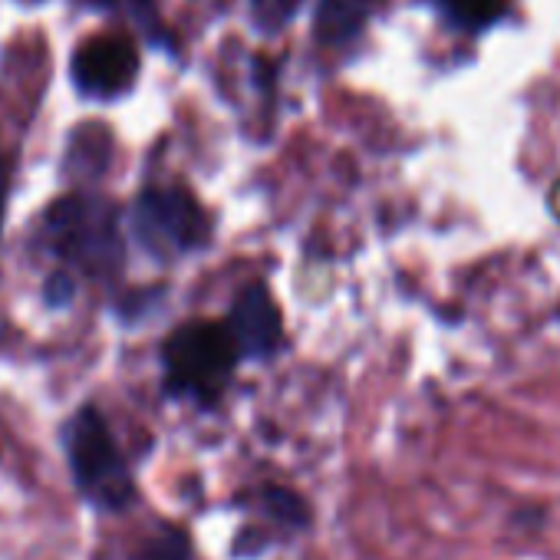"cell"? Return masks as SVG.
I'll return each mask as SVG.
<instances>
[{"mask_svg": "<svg viewBox=\"0 0 560 560\" xmlns=\"http://www.w3.org/2000/svg\"><path fill=\"white\" fill-rule=\"evenodd\" d=\"M122 560H195V540L178 521L159 517Z\"/></svg>", "mask_w": 560, "mask_h": 560, "instance_id": "obj_9", "label": "cell"}, {"mask_svg": "<svg viewBox=\"0 0 560 560\" xmlns=\"http://www.w3.org/2000/svg\"><path fill=\"white\" fill-rule=\"evenodd\" d=\"M237 363L241 353L228 324H182L162 343V389L168 399H185L201 409H211L231 386Z\"/></svg>", "mask_w": 560, "mask_h": 560, "instance_id": "obj_3", "label": "cell"}, {"mask_svg": "<svg viewBox=\"0 0 560 560\" xmlns=\"http://www.w3.org/2000/svg\"><path fill=\"white\" fill-rule=\"evenodd\" d=\"M119 218L113 198L100 191H70L40 214L37 247L73 273L113 280L126 264Z\"/></svg>", "mask_w": 560, "mask_h": 560, "instance_id": "obj_2", "label": "cell"}, {"mask_svg": "<svg viewBox=\"0 0 560 560\" xmlns=\"http://www.w3.org/2000/svg\"><path fill=\"white\" fill-rule=\"evenodd\" d=\"M70 485L77 498L103 517H122L139 501V478L106 419V412L96 402L77 406L57 432Z\"/></svg>", "mask_w": 560, "mask_h": 560, "instance_id": "obj_1", "label": "cell"}, {"mask_svg": "<svg viewBox=\"0 0 560 560\" xmlns=\"http://www.w3.org/2000/svg\"><path fill=\"white\" fill-rule=\"evenodd\" d=\"M307 4V0H250V18L260 31L277 34L280 27H288L298 11Z\"/></svg>", "mask_w": 560, "mask_h": 560, "instance_id": "obj_11", "label": "cell"}, {"mask_svg": "<svg viewBox=\"0 0 560 560\" xmlns=\"http://www.w3.org/2000/svg\"><path fill=\"white\" fill-rule=\"evenodd\" d=\"M254 504L260 517L284 534H307L314 527V504L288 485H260L254 491Z\"/></svg>", "mask_w": 560, "mask_h": 560, "instance_id": "obj_8", "label": "cell"}, {"mask_svg": "<svg viewBox=\"0 0 560 560\" xmlns=\"http://www.w3.org/2000/svg\"><path fill=\"white\" fill-rule=\"evenodd\" d=\"M129 231L145 254L155 260H178L198 247H205L211 234V221L201 201L188 188L152 185L142 188L129 208Z\"/></svg>", "mask_w": 560, "mask_h": 560, "instance_id": "obj_4", "label": "cell"}, {"mask_svg": "<svg viewBox=\"0 0 560 560\" xmlns=\"http://www.w3.org/2000/svg\"><path fill=\"white\" fill-rule=\"evenodd\" d=\"M380 4L383 0H320L317 21H314L317 40L327 47H337V44L360 37V31L370 24Z\"/></svg>", "mask_w": 560, "mask_h": 560, "instance_id": "obj_7", "label": "cell"}, {"mask_svg": "<svg viewBox=\"0 0 560 560\" xmlns=\"http://www.w3.org/2000/svg\"><path fill=\"white\" fill-rule=\"evenodd\" d=\"M77 298V280H73V270H54L44 284V304L50 311H67Z\"/></svg>", "mask_w": 560, "mask_h": 560, "instance_id": "obj_12", "label": "cell"}, {"mask_svg": "<svg viewBox=\"0 0 560 560\" xmlns=\"http://www.w3.org/2000/svg\"><path fill=\"white\" fill-rule=\"evenodd\" d=\"M224 324L234 337L241 360H270L284 343L280 307L264 284H250L247 291H241Z\"/></svg>", "mask_w": 560, "mask_h": 560, "instance_id": "obj_6", "label": "cell"}, {"mask_svg": "<svg viewBox=\"0 0 560 560\" xmlns=\"http://www.w3.org/2000/svg\"><path fill=\"white\" fill-rule=\"evenodd\" d=\"M439 11L462 31H485L504 14V0H435Z\"/></svg>", "mask_w": 560, "mask_h": 560, "instance_id": "obj_10", "label": "cell"}, {"mask_svg": "<svg viewBox=\"0 0 560 560\" xmlns=\"http://www.w3.org/2000/svg\"><path fill=\"white\" fill-rule=\"evenodd\" d=\"M139 50L126 34H100L77 47L70 60V80L86 100H119L136 86Z\"/></svg>", "mask_w": 560, "mask_h": 560, "instance_id": "obj_5", "label": "cell"}]
</instances>
